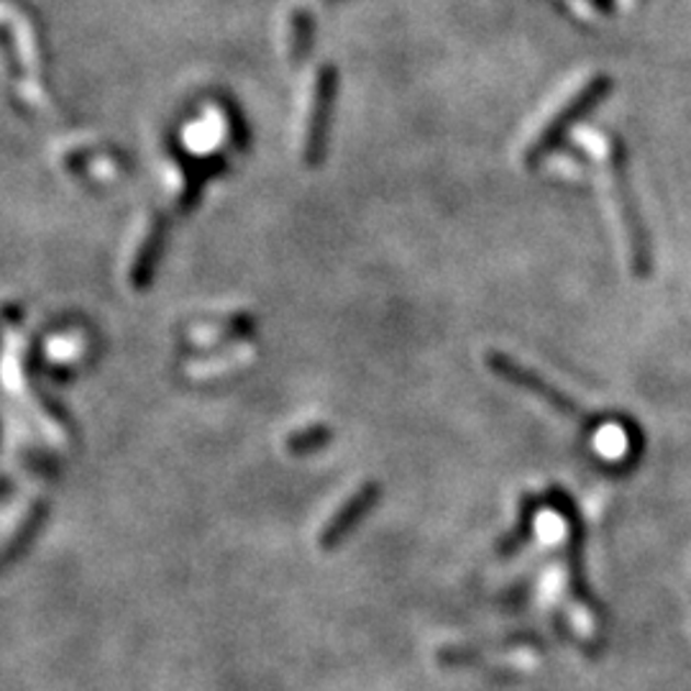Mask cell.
I'll use <instances>...</instances> for the list:
<instances>
[{"mask_svg": "<svg viewBox=\"0 0 691 691\" xmlns=\"http://www.w3.org/2000/svg\"><path fill=\"white\" fill-rule=\"evenodd\" d=\"M313 42H315V21L310 11H295L292 15V61L299 65L307 54L313 52Z\"/></svg>", "mask_w": 691, "mask_h": 691, "instance_id": "obj_7", "label": "cell"}, {"mask_svg": "<svg viewBox=\"0 0 691 691\" xmlns=\"http://www.w3.org/2000/svg\"><path fill=\"white\" fill-rule=\"evenodd\" d=\"M336 95H338V69L336 65H322L318 69V77H315L310 121H307V138H305V151H303V159L307 167H318L322 157H326Z\"/></svg>", "mask_w": 691, "mask_h": 691, "instance_id": "obj_3", "label": "cell"}, {"mask_svg": "<svg viewBox=\"0 0 691 691\" xmlns=\"http://www.w3.org/2000/svg\"><path fill=\"white\" fill-rule=\"evenodd\" d=\"M220 169H223V159L220 157L197 161V165L190 169V180H188V184H184V192H182V200H180V211L182 213H190L192 207L197 205L200 190H203V184L207 182V177L215 174V172H220Z\"/></svg>", "mask_w": 691, "mask_h": 691, "instance_id": "obj_6", "label": "cell"}, {"mask_svg": "<svg viewBox=\"0 0 691 691\" xmlns=\"http://www.w3.org/2000/svg\"><path fill=\"white\" fill-rule=\"evenodd\" d=\"M167 234H169L167 215H157V218L151 220L149 234H146L141 249H138L136 253L134 269H131V284H134L136 290H146L151 284L154 272H157V264H159V257H161V251H165Z\"/></svg>", "mask_w": 691, "mask_h": 691, "instance_id": "obj_5", "label": "cell"}, {"mask_svg": "<svg viewBox=\"0 0 691 691\" xmlns=\"http://www.w3.org/2000/svg\"><path fill=\"white\" fill-rule=\"evenodd\" d=\"M607 90H610V77H607V75H591L589 80L584 82L581 88L576 90L574 95L568 98L566 103L560 105L558 111L543 123V128L537 131L535 138H533V141H530L528 151H525L528 165H535V161H541L545 154H548L553 146H556L558 138L566 134L568 126H571L576 118H581V115L587 113L589 107L594 105Z\"/></svg>", "mask_w": 691, "mask_h": 691, "instance_id": "obj_1", "label": "cell"}, {"mask_svg": "<svg viewBox=\"0 0 691 691\" xmlns=\"http://www.w3.org/2000/svg\"><path fill=\"white\" fill-rule=\"evenodd\" d=\"M604 161H607V172H610L607 174V182H610L612 207H614V215H618L620 236H622V243H625L627 259H630V264H633V272L645 274L648 272V264H650L648 241H645L641 223H637V213L633 207V200H630V192L625 188V182H622L620 161H618V154H614L612 144H610V149H607Z\"/></svg>", "mask_w": 691, "mask_h": 691, "instance_id": "obj_2", "label": "cell"}, {"mask_svg": "<svg viewBox=\"0 0 691 691\" xmlns=\"http://www.w3.org/2000/svg\"><path fill=\"white\" fill-rule=\"evenodd\" d=\"M487 366L495 374L502 376V380L518 384V387L533 392V395L545 399V403H551L553 407H556V410L566 412V415H584L581 407L576 405V403H571V399H568L564 392L545 382L543 376H537L535 372H530V369L522 366L518 359L507 356V353H502V351H489L487 353Z\"/></svg>", "mask_w": 691, "mask_h": 691, "instance_id": "obj_4", "label": "cell"}]
</instances>
